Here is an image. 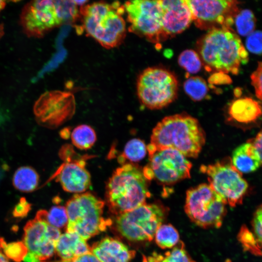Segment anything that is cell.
I'll use <instances>...</instances> for the list:
<instances>
[{
	"label": "cell",
	"instance_id": "obj_1",
	"mask_svg": "<svg viewBox=\"0 0 262 262\" xmlns=\"http://www.w3.org/2000/svg\"><path fill=\"white\" fill-rule=\"evenodd\" d=\"M205 142V134L198 120L186 113L167 116L152 130L147 146L148 155L171 148L186 157L196 158Z\"/></svg>",
	"mask_w": 262,
	"mask_h": 262
},
{
	"label": "cell",
	"instance_id": "obj_2",
	"mask_svg": "<svg viewBox=\"0 0 262 262\" xmlns=\"http://www.w3.org/2000/svg\"><path fill=\"white\" fill-rule=\"evenodd\" d=\"M198 54L209 71L237 74L248 55L240 37L231 28H215L197 43Z\"/></svg>",
	"mask_w": 262,
	"mask_h": 262
},
{
	"label": "cell",
	"instance_id": "obj_3",
	"mask_svg": "<svg viewBox=\"0 0 262 262\" xmlns=\"http://www.w3.org/2000/svg\"><path fill=\"white\" fill-rule=\"evenodd\" d=\"M150 195L143 171L131 163L116 168L106 184L107 205L117 216L145 203Z\"/></svg>",
	"mask_w": 262,
	"mask_h": 262
},
{
	"label": "cell",
	"instance_id": "obj_4",
	"mask_svg": "<svg viewBox=\"0 0 262 262\" xmlns=\"http://www.w3.org/2000/svg\"><path fill=\"white\" fill-rule=\"evenodd\" d=\"M124 12L123 5L118 1L96 2L82 5L80 10L86 34L108 49L119 45L125 37Z\"/></svg>",
	"mask_w": 262,
	"mask_h": 262
},
{
	"label": "cell",
	"instance_id": "obj_5",
	"mask_svg": "<svg viewBox=\"0 0 262 262\" xmlns=\"http://www.w3.org/2000/svg\"><path fill=\"white\" fill-rule=\"evenodd\" d=\"M104 206L103 200L90 192L74 195L66 203V232L86 240L106 230L112 221L103 216Z\"/></svg>",
	"mask_w": 262,
	"mask_h": 262
},
{
	"label": "cell",
	"instance_id": "obj_6",
	"mask_svg": "<svg viewBox=\"0 0 262 262\" xmlns=\"http://www.w3.org/2000/svg\"><path fill=\"white\" fill-rule=\"evenodd\" d=\"M167 213V208L159 203H145L117 215L115 226L118 231L130 241H150Z\"/></svg>",
	"mask_w": 262,
	"mask_h": 262
},
{
	"label": "cell",
	"instance_id": "obj_7",
	"mask_svg": "<svg viewBox=\"0 0 262 262\" xmlns=\"http://www.w3.org/2000/svg\"><path fill=\"white\" fill-rule=\"evenodd\" d=\"M226 204L209 184L202 183L187 191L184 210L198 226L219 228L227 213Z\"/></svg>",
	"mask_w": 262,
	"mask_h": 262
},
{
	"label": "cell",
	"instance_id": "obj_8",
	"mask_svg": "<svg viewBox=\"0 0 262 262\" xmlns=\"http://www.w3.org/2000/svg\"><path fill=\"white\" fill-rule=\"evenodd\" d=\"M137 96L150 109H160L177 97L178 82L174 74L164 68L150 67L139 75L136 83Z\"/></svg>",
	"mask_w": 262,
	"mask_h": 262
},
{
	"label": "cell",
	"instance_id": "obj_9",
	"mask_svg": "<svg viewBox=\"0 0 262 262\" xmlns=\"http://www.w3.org/2000/svg\"><path fill=\"white\" fill-rule=\"evenodd\" d=\"M200 170L207 175L209 184L227 204L234 207L242 203L248 184L233 165L231 159L202 165Z\"/></svg>",
	"mask_w": 262,
	"mask_h": 262
},
{
	"label": "cell",
	"instance_id": "obj_10",
	"mask_svg": "<svg viewBox=\"0 0 262 262\" xmlns=\"http://www.w3.org/2000/svg\"><path fill=\"white\" fill-rule=\"evenodd\" d=\"M123 5L130 32L153 43L167 39L162 26L161 0H130Z\"/></svg>",
	"mask_w": 262,
	"mask_h": 262
},
{
	"label": "cell",
	"instance_id": "obj_11",
	"mask_svg": "<svg viewBox=\"0 0 262 262\" xmlns=\"http://www.w3.org/2000/svg\"><path fill=\"white\" fill-rule=\"evenodd\" d=\"M59 229L49 225L37 212L24 228L23 242L28 249L25 262H49L54 257Z\"/></svg>",
	"mask_w": 262,
	"mask_h": 262
},
{
	"label": "cell",
	"instance_id": "obj_12",
	"mask_svg": "<svg viewBox=\"0 0 262 262\" xmlns=\"http://www.w3.org/2000/svg\"><path fill=\"white\" fill-rule=\"evenodd\" d=\"M149 161L143 170L147 180L154 179L161 183L172 184L190 177L191 162L175 149L157 151L149 156Z\"/></svg>",
	"mask_w": 262,
	"mask_h": 262
},
{
	"label": "cell",
	"instance_id": "obj_13",
	"mask_svg": "<svg viewBox=\"0 0 262 262\" xmlns=\"http://www.w3.org/2000/svg\"><path fill=\"white\" fill-rule=\"evenodd\" d=\"M74 95L70 92L52 90L42 94L33 106L37 123L49 129H55L69 120L75 111Z\"/></svg>",
	"mask_w": 262,
	"mask_h": 262
},
{
	"label": "cell",
	"instance_id": "obj_14",
	"mask_svg": "<svg viewBox=\"0 0 262 262\" xmlns=\"http://www.w3.org/2000/svg\"><path fill=\"white\" fill-rule=\"evenodd\" d=\"M191 11L192 20L198 28L212 30L221 27L230 28L239 12L237 0H186Z\"/></svg>",
	"mask_w": 262,
	"mask_h": 262
},
{
	"label": "cell",
	"instance_id": "obj_15",
	"mask_svg": "<svg viewBox=\"0 0 262 262\" xmlns=\"http://www.w3.org/2000/svg\"><path fill=\"white\" fill-rule=\"evenodd\" d=\"M62 23L56 0L31 1L20 15V25L29 37H42Z\"/></svg>",
	"mask_w": 262,
	"mask_h": 262
},
{
	"label": "cell",
	"instance_id": "obj_16",
	"mask_svg": "<svg viewBox=\"0 0 262 262\" xmlns=\"http://www.w3.org/2000/svg\"><path fill=\"white\" fill-rule=\"evenodd\" d=\"M65 161L55 174L57 181L66 192L81 193L85 191L91 185V176L85 168V158Z\"/></svg>",
	"mask_w": 262,
	"mask_h": 262
},
{
	"label": "cell",
	"instance_id": "obj_17",
	"mask_svg": "<svg viewBox=\"0 0 262 262\" xmlns=\"http://www.w3.org/2000/svg\"><path fill=\"white\" fill-rule=\"evenodd\" d=\"M162 9V26L167 38L180 33L190 26L192 16L184 0H161Z\"/></svg>",
	"mask_w": 262,
	"mask_h": 262
},
{
	"label": "cell",
	"instance_id": "obj_18",
	"mask_svg": "<svg viewBox=\"0 0 262 262\" xmlns=\"http://www.w3.org/2000/svg\"><path fill=\"white\" fill-rule=\"evenodd\" d=\"M91 253L86 240L74 233L61 234L56 242L53 258L49 262H73L76 258Z\"/></svg>",
	"mask_w": 262,
	"mask_h": 262
},
{
	"label": "cell",
	"instance_id": "obj_19",
	"mask_svg": "<svg viewBox=\"0 0 262 262\" xmlns=\"http://www.w3.org/2000/svg\"><path fill=\"white\" fill-rule=\"evenodd\" d=\"M91 252L100 262H130L135 251L116 239L105 237L94 243Z\"/></svg>",
	"mask_w": 262,
	"mask_h": 262
},
{
	"label": "cell",
	"instance_id": "obj_20",
	"mask_svg": "<svg viewBox=\"0 0 262 262\" xmlns=\"http://www.w3.org/2000/svg\"><path fill=\"white\" fill-rule=\"evenodd\" d=\"M229 114L232 121L242 125H251L262 116V106L251 98H239L230 104Z\"/></svg>",
	"mask_w": 262,
	"mask_h": 262
},
{
	"label": "cell",
	"instance_id": "obj_21",
	"mask_svg": "<svg viewBox=\"0 0 262 262\" xmlns=\"http://www.w3.org/2000/svg\"><path fill=\"white\" fill-rule=\"evenodd\" d=\"M231 161L233 165L242 174L255 171L262 165L256 150L249 141L234 149Z\"/></svg>",
	"mask_w": 262,
	"mask_h": 262
},
{
	"label": "cell",
	"instance_id": "obj_22",
	"mask_svg": "<svg viewBox=\"0 0 262 262\" xmlns=\"http://www.w3.org/2000/svg\"><path fill=\"white\" fill-rule=\"evenodd\" d=\"M39 177L36 170L29 166L18 168L12 179L14 187L23 192H31L37 189L39 184Z\"/></svg>",
	"mask_w": 262,
	"mask_h": 262
},
{
	"label": "cell",
	"instance_id": "obj_23",
	"mask_svg": "<svg viewBox=\"0 0 262 262\" xmlns=\"http://www.w3.org/2000/svg\"><path fill=\"white\" fill-rule=\"evenodd\" d=\"M142 262H195L185 249L184 243L180 242L170 251L164 254L153 252L143 256Z\"/></svg>",
	"mask_w": 262,
	"mask_h": 262
},
{
	"label": "cell",
	"instance_id": "obj_24",
	"mask_svg": "<svg viewBox=\"0 0 262 262\" xmlns=\"http://www.w3.org/2000/svg\"><path fill=\"white\" fill-rule=\"evenodd\" d=\"M71 138L72 144L77 148L82 150L90 148L97 140L94 130L85 124L76 127L72 132Z\"/></svg>",
	"mask_w": 262,
	"mask_h": 262
},
{
	"label": "cell",
	"instance_id": "obj_25",
	"mask_svg": "<svg viewBox=\"0 0 262 262\" xmlns=\"http://www.w3.org/2000/svg\"><path fill=\"white\" fill-rule=\"evenodd\" d=\"M147 151V147L144 141L134 138L126 143L123 152L118 157V161L122 165L125 164L126 161L137 162L145 157Z\"/></svg>",
	"mask_w": 262,
	"mask_h": 262
},
{
	"label": "cell",
	"instance_id": "obj_26",
	"mask_svg": "<svg viewBox=\"0 0 262 262\" xmlns=\"http://www.w3.org/2000/svg\"><path fill=\"white\" fill-rule=\"evenodd\" d=\"M154 237L156 244L162 249L173 248L180 241L178 230L171 224H162Z\"/></svg>",
	"mask_w": 262,
	"mask_h": 262
},
{
	"label": "cell",
	"instance_id": "obj_27",
	"mask_svg": "<svg viewBox=\"0 0 262 262\" xmlns=\"http://www.w3.org/2000/svg\"><path fill=\"white\" fill-rule=\"evenodd\" d=\"M183 88L186 94L195 101L204 98L209 90L206 81L198 76L187 79L184 82Z\"/></svg>",
	"mask_w": 262,
	"mask_h": 262
},
{
	"label": "cell",
	"instance_id": "obj_28",
	"mask_svg": "<svg viewBox=\"0 0 262 262\" xmlns=\"http://www.w3.org/2000/svg\"><path fill=\"white\" fill-rule=\"evenodd\" d=\"M0 252L15 262H21L28 253V249L23 241L7 243L0 237Z\"/></svg>",
	"mask_w": 262,
	"mask_h": 262
},
{
	"label": "cell",
	"instance_id": "obj_29",
	"mask_svg": "<svg viewBox=\"0 0 262 262\" xmlns=\"http://www.w3.org/2000/svg\"><path fill=\"white\" fill-rule=\"evenodd\" d=\"M234 23L240 35L248 36L255 30L256 19L251 11L244 9L239 11L235 17Z\"/></svg>",
	"mask_w": 262,
	"mask_h": 262
},
{
	"label": "cell",
	"instance_id": "obj_30",
	"mask_svg": "<svg viewBox=\"0 0 262 262\" xmlns=\"http://www.w3.org/2000/svg\"><path fill=\"white\" fill-rule=\"evenodd\" d=\"M40 211L44 219L52 226L58 229L67 226L68 216L66 207L54 206L49 212L44 210Z\"/></svg>",
	"mask_w": 262,
	"mask_h": 262
},
{
	"label": "cell",
	"instance_id": "obj_31",
	"mask_svg": "<svg viewBox=\"0 0 262 262\" xmlns=\"http://www.w3.org/2000/svg\"><path fill=\"white\" fill-rule=\"evenodd\" d=\"M178 63L181 67L191 74L199 72L202 66L199 54L192 49L183 51L179 56Z\"/></svg>",
	"mask_w": 262,
	"mask_h": 262
},
{
	"label": "cell",
	"instance_id": "obj_32",
	"mask_svg": "<svg viewBox=\"0 0 262 262\" xmlns=\"http://www.w3.org/2000/svg\"><path fill=\"white\" fill-rule=\"evenodd\" d=\"M63 23L75 20L80 16V11L75 0H56Z\"/></svg>",
	"mask_w": 262,
	"mask_h": 262
},
{
	"label": "cell",
	"instance_id": "obj_33",
	"mask_svg": "<svg viewBox=\"0 0 262 262\" xmlns=\"http://www.w3.org/2000/svg\"><path fill=\"white\" fill-rule=\"evenodd\" d=\"M238 239L245 250H248L256 255H261L260 245L254 235L245 227L243 226L238 235Z\"/></svg>",
	"mask_w": 262,
	"mask_h": 262
},
{
	"label": "cell",
	"instance_id": "obj_34",
	"mask_svg": "<svg viewBox=\"0 0 262 262\" xmlns=\"http://www.w3.org/2000/svg\"><path fill=\"white\" fill-rule=\"evenodd\" d=\"M247 49L255 54H262V31H254L247 36L246 42Z\"/></svg>",
	"mask_w": 262,
	"mask_h": 262
},
{
	"label": "cell",
	"instance_id": "obj_35",
	"mask_svg": "<svg viewBox=\"0 0 262 262\" xmlns=\"http://www.w3.org/2000/svg\"><path fill=\"white\" fill-rule=\"evenodd\" d=\"M252 226L258 243L262 246V204L257 208L253 214Z\"/></svg>",
	"mask_w": 262,
	"mask_h": 262
},
{
	"label": "cell",
	"instance_id": "obj_36",
	"mask_svg": "<svg viewBox=\"0 0 262 262\" xmlns=\"http://www.w3.org/2000/svg\"><path fill=\"white\" fill-rule=\"evenodd\" d=\"M250 79L256 96L262 101V62L258 63L256 70L250 76Z\"/></svg>",
	"mask_w": 262,
	"mask_h": 262
},
{
	"label": "cell",
	"instance_id": "obj_37",
	"mask_svg": "<svg viewBox=\"0 0 262 262\" xmlns=\"http://www.w3.org/2000/svg\"><path fill=\"white\" fill-rule=\"evenodd\" d=\"M31 209V204L24 197H22L15 207L13 214L16 217L23 218L27 215Z\"/></svg>",
	"mask_w": 262,
	"mask_h": 262
},
{
	"label": "cell",
	"instance_id": "obj_38",
	"mask_svg": "<svg viewBox=\"0 0 262 262\" xmlns=\"http://www.w3.org/2000/svg\"><path fill=\"white\" fill-rule=\"evenodd\" d=\"M209 82L212 84H229L232 81L226 73L218 72L213 74L209 79Z\"/></svg>",
	"mask_w": 262,
	"mask_h": 262
},
{
	"label": "cell",
	"instance_id": "obj_39",
	"mask_svg": "<svg viewBox=\"0 0 262 262\" xmlns=\"http://www.w3.org/2000/svg\"><path fill=\"white\" fill-rule=\"evenodd\" d=\"M73 262H100L93 254L88 253L76 258Z\"/></svg>",
	"mask_w": 262,
	"mask_h": 262
},
{
	"label": "cell",
	"instance_id": "obj_40",
	"mask_svg": "<svg viewBox=\"0 0 262 262\" xmlns=\"http://www.w3.org/2000/svg\"><path fill=\"white\" fill-rule=\"evenodd\" d=\"M0 262H10L8 259L1 252H0Z\"/></svg>",
	"mask_w": 262,
	"mask_h": 262
},
{
	"label": "cell",
	"instance_id": "obj_41",
	"mask_svg": "<svg viewBox=\"0 0 262 262\" xmlns=\"http://www.w3.org/2000/svg\"><path fill=\"white\" fill-rule=\"evenodd\" d=\"M6 2L4 0H0V12L4 9L6 5Z\"/></svg>",
	"mask_w": 262,
	"mask_h": 262
},
{
	"label": "cell",
	"instance_id": "obj_42",
	"mask_svg": "<svg viewBox=\"0 0 262 262\" xmlns=\"http://www.w3.org/2000/svg\"><path fill=\"white\" fill-rule=\"evenodd\" d=\"M3 28L2 27H0V37L2 35V34H3Z\"/></svg>",
	"mask_w": 262,
	"mask_h": 262
}]
</instances>
